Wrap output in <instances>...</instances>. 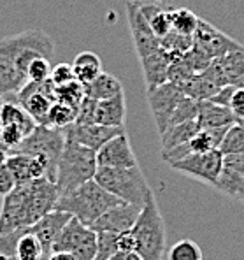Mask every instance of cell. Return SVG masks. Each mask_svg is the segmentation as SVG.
Masks as SVG:
<instances>
[{"mask_svg":"<svg viewBox=\"0 0 244 260\" xmlns=\"http://www.w3.org/2000/svg\"><path fill=\"white\" fill-rule=\"evenodd\" d=\"M143 206L135 204H127V202H121V204L113 206L111 209L100 215L93 223L90 225V229H93L95 232H111V234H121V232L130 231L135 223L137 216L141 213Z\"/></svg>","mask_w":244,"mask_h":260,"instance_id":"5bb4252c","label":"cell"},{"mask_svg":"<svg viewBox=\"0 0 244 260\" xmlns=\"http://www.w3.org/2000/svg\"><path fill=\"white\" fill-rule=\"evenodd\" d=\"M218 151L223 156L227 155H242L244 153V127L239 123H234L227 128L222 143L218 146Z\"/></svg>","mask_w":244,"mask_h":260,"instance_id":"f546056e","label":"cell"},{"mask_svg":"<svg viewBox=\"0 0 244 260\" xmlns=\"http://www.w3.org/2000/svg\"><path fill=\"white\" fill-rule=\"evenodd\" d=\"M14 186H16V183H14V178H13V174H11V171L7 169L6 162L0 164V197H6Z\"/></svg>","mask_w":244,"mask_h":260,"instance_id":"60d3db41","label":"cell"},{"mask_svg":"<svg viewBox=\"0 0 244 260\" xmlns=\"http://www.w3.org/2000/svg\"><path fill=\"white\" fill-rule=\"evenodd\" d=\"M228 109L232 111L235 121L244 120V86H235L234 88V93H232Z\"/></svg>","mask_w":244,"mask_h":260,"instance_id":"ab89813d","label":"cell"},{"mask_svg":"<svg viewBox=\"0 0 244 260\" xmlns=\"http://www.w3.org/2000/svg\"><path fill=\"white\" fill-rule=\"evenodd\" d=\"M95 173H97L95 151L78 144L65 134V144H63V151L56 164L55 174V186L58 197L93 179Z\"/></svg>","mask_w":244,"mask_h":260,"instance_id":"277c9868","label":"cell"},{"mask_svg":"<svg viewBox=\"0 0 244 260\" xmlns=\"http://www.w3.org/2000/svg\"><path fill=\"white\" fill-rule=\"evenodd\" d=\"M49 72H51L49 60L44 58V56H37L30 62L28 69H26V81L44 83L49 79Z\"/></svg>","mask_w":244,"mask_h":260,"instance_id":"d590c367","label":"cell"},{"mask_svg":"<svg viewBox=\"0 0 244 260\" xmlns=\"http://www.w3.org/2000/svg\"><path fill=\"white\" fill-rule=\"evenodd\" d=\"M0 121H2V125L20 127L23 132H25V136H28L37 125L36 121L32 120V116L18 104L14 95H7L6 101H4V106H2V109H0Z\"/></svg>","mask_w":244,"mask_h":260,"instance_id":"7402d4cb","label":"cell"},{"mask_svg":"<svg viewBox=\"0 0 244 260\" xmlns=\"http://www.w3.org/2000/svg\"><path fill=\"white\" fill-rule=\"evenodd\" d=\"M127 102L125 93H118L108 101H98L95 106V123L106 127H125Z\"/></svg>","mask_w":244,"mask_h":260,"instance_id":"ac0fdd59","label":"cell"},{"mask_svg":"<svg viewBox=\"0 0 244 260\" xmlns=\"http://www.w3.org/2000/svg\"><path fill=\"white\" fill-rule=\"evenodd\" d=\"M0 260H16V258H11V257H0Z\"/></svg>","mask_w":244,"mask_h":260,"instance_id":"c3c4849f","label":"cell"},{"mask_svg":"<svg viewBox=\"0 0 244 260\" xmlns=\"http://www.w3.org/2000/svg\"><path fill=\"white\" fill-rule=\"evenodd\" d=\"M48 260H74V257L67 251H51Z\"/></svg>","mask_w":244,"mask_h":260,"instance_id":"ee69618b","label":"cell"},{"mask_svg":"<svg viewBox=\"0 0 244 260\" xmlns=\"http://www.w3.org/2000/svg\"><path fill=\"white\" fill-rule=\"evenodd\" d=\"M6 166L11 171L16 185H23V183L33 181V179L46 178L44 166L37 158L23 153H9L6 158ZM48 179V178H46Z\"/></svg>","mask_w":244,"mask_h":260,"instance_id":"e0dca14e","label":"cell"},{"mask_svg":"<svg viewBox=\"0 0 244 260\" xmlns=\"http://www.w3.org/2000/svg\"><path fill=\"white\" fill-rule=\"evenodd\" d=\"M133 238V251L143 260H162L165 255V221L160 213L158 202L153 192L148 195L146 202L141 208L135 223L130 229Z\"/></svg>","mask_w":244,"mask_h":260,"instance_id":"7a4b0ae2","label":"cell"},{"mask_svg":"<svg viewBox=\"0 0 244 260\" xmlns=\"http://www.w3.org/2000/svg\"><path fill=\"white\" fill-rule=\"evenodd\" d=\"M228 127H220V128H200L192 139L188 141V148L192 153H207L218 150L220 143H222L225 132Z\"/></svg>","mask_w":244,"mask_h":260,"instance_id":"484cf974","label":"cell"},{"mask_svg":"<svg viewBox=\"0 0 244 260\" xmlns=\"http://www.w3.org/2000/svg\"><path fill=\"white\" fill-rule=\"evenodd\" d=\"M95 106L97 101H91V99L85 97L81 101V104L76 109V121L74 125H91L95 123Z\"/></svg>","mask_w":244,"mask_h":260,"instance_id":"f35d334b","label":"cell"},{"mask_svg":"<svg viewBox=\"0 0 244 260\" xmlns=\"http://www.w3.org/2000/svg\"><path fill=\"white\" fill-rule=\"evenodd\" d=\"M197 111H199V101H193V99H190V97H183L181 101L178 102L172 114H170L167 128L172 127V125L183 123V121L197 120Z\"/></svg>","mask_w":244,"mask_h":260,"instance_id":"836d02e7","label":"cell"},{"mask_svg":"<svg viewBox=\"0 0 244 260\" xmlns=\"http://www.w3.org/2000/svg\"><path fill=\"white\" fill-rule=\"evenodd\" d=\"M53 55H55V43L43 30H28L0 39V58L9 60L25 76L33 58L44 56L51 60Z\"/></svg>","mask_w":244,"mask_h":260,"instance_id":"5b68a950","label":"cell"},{"mask_svg":"<svg viewBox=\"0 0 244 260\" xmlns=\"http://www.w3.org/2000/svg\"><path fill=\"white\" fill-rule=\"evenodd\" d=\"M83 90H85V97L98 102L108 101V99H111L118 93H123V85H121V81L116 76L102 71L93 81H90L88 85H83Z\"/></svg>","mask_w":244,"mask_h":260,"instance_id":"44dd1931","label":"cell"},{"mask_svg":"<svg viewBox=\"0 0 244 260\" xmlns=\"http://www.w3.org/2000/svg\"><path fill=\"white\" fill-rule=\"evenodd\" d=\"M197 123L200 128H220L230 127L235 123L232 111L225 106L215 104L211 101H199V111H197Z\"/></svg>","mask_w":244,"mask_h":260,"instance_id":"ffe728a7","label":"cell"},{"mask_svg":"<svg viewBox=\"0 0 244 260\" xmlns=\"http://www.w3.org/2000/svg\"><path fill=\"white\" fill-rule=\"evenodd\" d=\"M93 179L108 190L109 193L127 204L143 206L148 195L153 190L150 188L146 178L139 166L127 169H111V167H97Z\"/></svg>","mask_w":244,"mask_h":260,"instance_id":"8992f818","label":"cell"},{"mask_svg":"<svg viewBox=\"0 0 244 260\" xmlns=\"http://www.w3.org/2000/svg\"><path fill=\"white\" fill-rule=\"evenodd\" d=\"M200 246L193 239H179L167 250V260H204Z\"/></svg>","mask_w":244,"mask_h":260,"instance_id":"4dcf8cb0","label":"cell"},{"mask_svg":"<svg viewBox=\"0 0 244 260\" xmlns=\"http://www.w3.org/2000/svg\"><path fill=\"white\" fill-rule=\"evenodd\" d=\"M4 101H6V97H0V109H2V106H4Z\"/></svg>","mask_w":244,"mask_h":260,"instance_id":"7dc6e473","label":"cell"},{"mask_svg":"<svg viewBox=\"0 0 244 260\" xmlns=\"http://www.w3.org/2000/svg\"><path fill=\"white\" fill-rule=\"evenodd\" d=\"M53 86L51 81H44V83H32L26 81L18 93H14L16 102L21 106L26 113L32 116V120L37 125H43L46 114H48L51 104L55 102V95H53Z\"/></svg>","mask_w":244,"mask_h":260,"instance_id":"30bf717a","label":"cell"},{"mask_svg":"<svg viewBox=\"0 0 244 260\" xmlns=\"http://www.w3.org/2000/svg\"><path fill=\"white\" fill-rule=\"evenodd\" d=\"M235 123H239L241 127H244V120H239V121H235Z\"/></svg>","mask_w":244,"mask_h":260,"instance_id":"681fc988","label":"cell"},{"mask_svg":"<svg viewBox=\"0 0 244 260\" xmlns=\"http://www.w3.org/2000/svg\"><path fill=\"white\" fill-rule=\"evenodd\" d=\"M199 23V16L192 13L186 7H178V9H170V30L183 36H193Z\"/></svg>","mask_w":244,"mask_h":260,"instance_id":"f1b7e54d","label":"cell"},{"mask_svg":"<svg viewBox=\"0 0 244 260\" xmlns=\"http://www.w3.org/2000/svg\"><path fill=\"white\" fill-rule=\"evenodd\" d=\"M192 46H193L192 36H183V34L172 32V30H170L165 37L160 39V48L165 49L169 55H183V53L188 51Z\"/></svg>","mask_w":244,"mask_h":260,"instance_id":"d6a6232c","label":"cell"},{"mask_svg":"<svg viewBox=\"0 0 244 260\" xmlns=\"http://www.w3.org/2000/svg\"><path fill=\"white\" fill-rule=\"evenodd\" d=\"M58 192L53 181L46 178L16 185L4 197L0 209V234L30 227L55 209Z\"/></svg>","mask_w":244,"mask_h":260,"instance_id":"6da1fadb","label":"cell"},{"mask_svg":"<svg viewBox=\"0 0 244 260\" xmlns=\"http://www.w3.org/2000/svg\"><path fill=\"white\" fill-rule=\"evenodd\" d=\"M200 130L197 120H190V121H183V123L172 125V127L165 128L160 136H162V151H167L174 146L179 144H185L195 136Z\"/></svg>","mask_w":244,"mask_h":260,"instance_id":"cb8c5ba5","label":"cell"},{"mask_svg":"<svg viewBox=\"0 0 244 260\" xmlns=\"http://www.w3.org/2000/svg\"><path fill=\"white\" fill-rule=\"evenodd\" d=\"M74 69H72V63H58L51 69L49 72V81H51L53 86H62L67 85V83L74 81Z\"/></svg>","mask_w":244,"mask_h":260,"instance_id":"74e56055","label":"cell"},{"mask_svg":"<svg viewBox=\"0 0 244 260\" xmlns=\"http://www.w3.org/2000/svg\"><path fill=\"white\" fill-rule=\"evenodd\" d=\"M65 144V130L51 128L46 125H36V128L21 141L13 153H23L37 158L46 169V178L55 183L56 164Z\"/></svg>","mask_w":244,"mask_h":260,"instance_id":"52a82bcc","label":"cell"},{"mask_svg":"<svg viewBox=\"0 0 244 260\" xmlns=\"http://www.w3.org/2000/svg\"><path fill=\"white\" fill-rule=\"evenodd\" d=\"M0 130H2V121H0Z\"/></svg>","mask_w":244,"mask_h":260,"instance_id":"f907efd6","label":"cell"},{"mask_svg":"<svg viewBox=\"0 0 244 260\" xmlns=\"http://www.w3.org/2000/svg\"><path fill=\"white\" fill-rule=\"evenodd\" d=\"M76 121V108H71V106L63 104V102L55 101L49 108L48 114H46L43 125L51 128H62L65 130L71 125H74Z\"/></svg>","mask_w":244,"mask_h":260,"instance_id":"83f0119b","label":"cell"},{"mask_svg":"<svg viewBox=\"0 0 244 260\" xmlns=\"http://www.w3.org/2000/svg\"><path fill=\"white\" fill-rule=\"evenodd\" d=\"M26 83V76L21 74L9 60L0 58V97L18 93V90Z\"/></svg>","mask_w":244,"mask_h":260,"instance_id":"4316f807","label":"cell"},{"mask_svg":"<svg viewBox=\"0 0 244 260\" xmlns=\"http://www.w3.org/2000/svg\"><path fill=\"white\" fill-rule=\"evenodd\" d=\"M116 204H121L120 199H116L108 190L102 188L95 179H90L72 192L60 195L55 209L67 213V215L90 227L98 216L104 215L108 209H111Z\"/></svg>","mask_w":244,"mask_h":260,"instance_id":"3957f363","label":"cell"},{"mask_svg":"<svg viewBox=\"0 0 244 260\" xmlns=\"http://www.w3.org/2000/svg\"><path fill=\"white\" fill-rule=\"evenodd\" d=\"M7 155H9V153H7L6 150H2V148H0V164H4V162H6Z\"/></svg>","mask_w":244,"mask_h":260,"instance_id":"f6af8a7d","label":"cell"},{"mask_svg":"<svg viewBox=\"0 0 244 260\" xmlns=\"http://www.w3.org/2000/svg\"><path fill=\"white\" fill-rule=\"evenodd\" d=\"M53 95H55V101L63 102V104L78 109V106L85 99V90H83L81 83L74 79V81L67 83V85L55 86L53 88Z\"/></svg>","mask_w":244,"mask_h":260,"instance_id":"1f68e13d","label":"cell"},{"mask_svg":"<svg viewBox=\"0 0 244 260\" xmlns=\"http://www.w3.org/2000/svg\"><path fill=\"white\" fill-rule=\"evenodd\" d=\"M127 16H128V25H130L132 39L133 44H135V51L139 55V58L156 51L160 48V39L151 32L150 25L143 18V14L139 13L133 0L127 2Z\"/></svg>","mask_w":244,"mask_h":260,"instance_id":"2e32d148","label":"cell"},{"mask_svg":"<svg viewBox=\"0 0 244 260\" xmlns=\"http://www.w3.org/2000/svg\"><path fill=\"white\" fill-rule=\"evenodd\" d=\"M118 248V234H111V232H97V253H95L93 260H109Z\"/></svg>","mask_w":244,"mask_h":260,"instance_id":"e575fe53","label":"cell"},{"mask_svg":"<svg viewBox=\"0 0 244 260\" xmlns=\"http://www.w3.org/2000/svg\"><path fill=\"white\" fill-rule=\"evenodd\" d=\"M72 69H74L76 81H79L81 85H88L102 72L100 56L93 51H83L74 58Z\"/></svg>","mask_w":244,"mask_h":260,"instance_id":"603a6c76","label":"cell"},{"mask_svg":"<svg viewBox=\"0 0 244 260\" xmlns=\"http://www.w3.org/2000/svg\"><path fill=\"white\" fill-rule=\"evenodd\" d=\"M51 251H67L74 260H93L97 253V232L76 218H71L56 236Z\"/></svg>","mask_w":244,"mask_h":260,"instance_id":"ba28073f","label":"cell"},{"mask_svg":"<svg viewBox=\"0 0 244 260\" xmlns=\"http://www.w3.org/2000/svg\"><path fill=\"white\" fill-rule=\"evenodd\" d=\"M97 167H111V169H127V167L139 166L135 153L132 150L130 139L127 132L113 137L98 151H95Z\"/></svg>","mask_w":244,"mask_h":260,"instance_id":"4fadbf2b","label":"cell"},{"mask_svg":"<svg viewBox=\"0 0 244 260\" xmlns=\"http://www.w3.org/2000/svg\"><path fill=\"white\" fill-rule=\"evenodd\" d=\"M125 132V127H106V125H71L65 128V134L81 146L91 151H98L108 141Z\"/></svg>","mask_w":244,"mask_h":260,"instance_id":"9a60e30c","label":"cell"},{"mask_svg":"<svg viewBox=\"0 0 244 260\" xmlns=\"http://www.w3.org/2000/svg\"><path fill=\"white\" fill-rule=\"evenodd\" d=\"M109 260H143L137 251H116Z\"/></svg>","mask_w":244,"mask_h":260,"instance_id":"7bdbcfd3","label":"cell"},{"mask_svg":"<svg viewBox=\"0 0 244 260\" xmlns=\"http://www.w3.org/2000/svg\"><path fill=\"white\" fill-rule=\"evenodd\" d=\"M215 186L234 201L244 202V173H239L230 167H222Z\"/></svg>","mask_w":244,"mask_h":260,"instance_id":"d4e9b609","label":"cell"},{"mask_svg":"<svg viewBox=\"0 0 244 260\" xmlns=\"http://www.w3.org/2000/svg\"><path fill=\"white\" fill-rule=\"evenodd\" d=\"M234 86H244V76H242V78L241 79H239V81L237 83H235V85Z\"/></svg>","mask_w":244,"mask_h":260,"instance_id":"bcb514c9","label":"cell"},{"mask_svg":"<svg viewBox=\"0 0 244 260\" xmlns=\"http://www.w3.org/2000/svg\"><path fill=\"white\" fill-rule=\"evenodd\" d=\"M185 95H183L181 88L170 81H165L163 85L148 90V102H150V109L153 113L155 123L160 134L167 128L170 114H172V111L176 109L178 102Z\"/></svg>","mask_w":244,"mask_h":260,"instance_id":"7c38bea8","label":"cell"},{"mask_svg":"<svg viewBox=\"0 0 244 260\" xmlns=\"http://www.w3.org/2000/svg\"><path fill=\"white\" fill-rule=\"evenodd\" d=\"M141 65L144 71V79H146L148 90L155 86H160L167 81V71L170 65V55L165 49L158 48L156 51L141 58Z\"/></svg>","mask_w":244,"mask_h":260,"instance_id":"d6986e66","label":"cell"},{"mask_svg":"<svg viewBox=\"0 0 244 260\" xmlns=\"http://www.w3.org/2000/svg\"><path fill=\"white\" fill-rule=\"evenodd\" d=\"M148 25H150L151 32L155 34L158 39L165 37L167 34L170 32V9H162L160 13H156L155 16H151L148 20Z\"/></svg>","mask_w":244,"mask_h":260,"instance_id":"8d00e7d4","label":"cell"},{"mask_svg":"<svg viewBox=\"0 0 244 260\" xmlns=\"http://www.w3.org/2000/svg\"><path fill=\"white\" fill-rule=\"evenodd\" d=\"M170 167L179 174L190 176V178H195L202 183H209L215 186L220 171L223 167V155L218 150L207 153H192L183 160L170 164Z\"/></svg>","mask_w":244,"mask_h":260,"instance_id":"9c48e42d","label":"cell"},{"mask_svg":"<svg viewBox=\"0 0 244 260\" xmlns=\"http://www.w3.org/2000/svg\"><path fill=\"white\" fill-rule=\"evenodd\" d=\"M234 85H225L220 88L218 91H216L215 95H213L211 99H207V101L215 102V104H220V106H225V108H228V104H230V99H232V93H234Z\"/></svg>","mask_w":244,"mask_h":260,"instance_id":"b9f144b4","label":"cell"},{"mask_svg":"<svg viewBox=\"0 0 244 260\" xmlns=\"http://www.w3.org/2000/svg\"><path fill=\"white\" fill-rule=\"evenodd\" d=\"M192 39H193V46H197L200 51H204L211 60L222 58V56L228 55V53L244 48L242 44L234 41L230 36H227L225 32L218 30L216 26H213L211 23H207L205 20H200V18Z\"/></svg>","mask_w":244,"mask_h":260,"instance_id":"8fae6325","label":"cell"}]
</instances>
